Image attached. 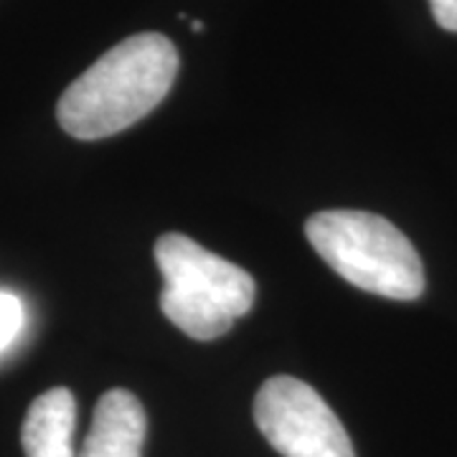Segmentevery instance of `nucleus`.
I'll return each instance as SVG.
<instances>
[{
    "instance_id": "f257e3e1",
    "label": "nucleus",
    "mask_w": 457,
    "mask_h": 457,
    "mask_svg": "<svg viewBox=\"0 0 457 457\" xmlns=\"http://www.w3.org/2000/svg\"><path fill=\"white\" fill-rule=\"evenodd\" d=\"M179 74V51L163 33H137L99 56L56 104L59 125L77 140H102L150 114Z\"/></svg>"
},
{
    "instance_id": "f03ea898",
    "label": "nucleus",
    "mask_w": 457,
    "mask_h": 457,
    "mask_svg": "<svg viewBox=\"0 0 457 457\" xmlns=\"http://www.w3.org/2000/svg\"><path fill=\"white\" fill-rule=\"evenodd\" d=\"M305 234L333 272L366 293L417 300L425 293V270L417 249L384 216L353 209L318 212Z\"/></svg>"
},
{
    "instance_id": "7ed1b4c3",
    "label": "nucleus",
    "mask_w": 457,
    "mask_h": 457,
    "mask_svg": "<svg viewBox=\"0 0 457 457\" xmlns=\"http://www.w3.org/2000/svg\"><path fill=\"white\" fill-rule=\"evenodd\" d=\"M155 262L163 275L165 318L196 341L224 336L254 305V278L183 234H163Z\"/></svg>"
},
{
    "instance_id": "20e7f679",
    "label": "nucleus",
    "mask_w": 457,
    "mask_h": 457,
    "mask_svg": "<svg viewBox=\"0 0 457 457\" xmlns=\"http://www.w3.org/2000/svg\"><path fill=\"white\" fill-rule=\"evenodd\" d=\"M254 420L267 442L285 457H356L336 411L311 384L275 376L254 399Z\"/></svg>"
},
{
    "instance_id": "39448f33",
    "label": "nucleus",
    "mask_w": 457,
    "mask_h": 457,
    "mask_svg": "<svg viewBox=\"0 0 457 457\" xmlns=\"http://www.w3.org/2000/svg\"><path fill=\"white\" fill-rule=\"evenodd\" d=\"M145 409L135 394L110 389L97 402L92 429L77 457H143Z\"/></svg>"
},
{
    "instance_id": "423d86ee",
    "label": "nucleus",
    "mask_w": 457,
    "mask_h": 457,
    "mask_svg": "<svg viewBox=\"0 0 457 457\" xmlns=\"http://www.w3.org/2000/svg\"><path fill=\"white\" fill-rule=\"evenodd\" d=\"M77 402L69 389L56 386L33 402L21 427L26 457H77L74 453Z\"/></svg>"
},
{
    "instance_id": "0eeeda50",
    "label": "nucleus",
    "mask_w": 457,
    "mask_h": 457,
    "mask_svg": "<svg viewBox=\"0 0 457 457\" xmlns=\"http://www.w3.org/2000/svg\"><path fill=\"white\" fill-rule=\"evenodd\" d=\"M23 326V305L16 295L0 293V351H5Z\"/></svg>"
},
{
    "instance_id": "6e6552de",
    "label": "nucleus",
    "mask_w": 457,
    "mask_h": 457,
    "mask_svg": "<svg viewBox=\"0 0 457 457\" xmlns=\"http://www.w3.org/2000/svg\"><path fill=\"white\" fill-rule=\"evenodd\" d=\"M429 8L445 31L457 33V0H429Z\"/></svg>"
},
{
    "instance_id": "1a4fd4ad",
    "label": "nucleus",
    "mask_w": 457,
    "mask_h": 457,
    "mask_svg": "<svg viewBox=\"0 0 457 457\" xmlns=\"http://www.w3.org/2000/svg\"><path fill=\"white\" fill-rule=\"evenodd\" d=\"M191 29H194L196 33H201L204 31V23H201V21H194V23H191Z\"/></svg>"
}]
</instances>
